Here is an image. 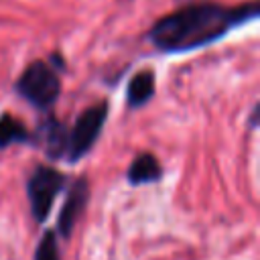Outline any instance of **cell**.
<instances>
[{
	"mask_svg": "<svg viewBox=\"0 0 260 260\" xmlns=\"http://www.w3.org/2000/svg\"><path fill=\"white\" fill-rule=\"evenodd\" d=\"M30 140H32V136L20 120L12 118L10 114L0 116V150L8 148L14 142L20 144V142H30Z\"/></svg>",
	"mask_w": 260,
	"mask_h": 260,
	"instance_id": "cell-9",
	"label": "cell"
},
{
	"mask_svg": "<svg viewBox=\"0 0 260 260\" xmlns=\"http://www.w3.org/2000/svg\"><path fill=\"white\" fill-rule=\"evenodd\" d=\"M14 89L37 110H49L61 93V81L49 63L32 61L14 83Z\"/></svg>",
	"mask_w": 260,
	"mask_h": 260,
	"instance_id": "cell-2",
	"label": "cell"
},
{
	"mask_svg": "<svg viewBox=\"0 0 260 260\" xmlns=\"http://www.w3.org/2000/svg\"><path fill=\"white\" fill-rule=\"evenodd\" d=\"M35 260H61V250L57 244V234L53 230H47L37 244Z\"/></svg>",
	"mask_w": 260,
	"mask_h": 260,
	"instance_id": "cell-10",
	"label": "cell"
},
{
	"mask_svg": "<svg viewBox=\"0 0 260 260\" xmlns=\"http://www.w3.org/2000/svg\"><path fill=\"white\" fill-rule=\"evenodd\" d=\"M49 65L53 67V69H65V61L61 59V55H57V53H53L51 57H49Z\"/></svg>",
	"mask_w": 260,
	"mask_h": 260,
	"instance_id": "cell-11",
	"label": "cell"
},
{
	"mask_svg": "<svg viewBox=\"0 0 260 260\" xmlns=\"http://www.w3.org/2000/svg\"><path fill=\"white\" fill-rule=\"evenodd\" d=\"M108 118V102H100L87 110H83L73 128L69 130L67 136V160L69 162H77L81 156H85L91 146L95 144V140L102 134V128L106 124Z\"/></svg>",
	"mask_w": 260,
	"mask_h": 260,
	"instance_id": "cell-4",
	"label": "cell"
},
{
	"mask_svg": "<svg viewBox=\"0 0 260 260\" xmlns=\"http://www.w3.org/2000/svg\"><path fill=\"white\" fill-rule=\"evenodd\" d=\"M258 16V4L225 8L211 2L179 8L152 24L148 41L162 53H187L219 41L234 26L246 24Z\"/></svg>",
	"mask_w": 260,
	"mask_h": 260,
	"instance_id": "cell-1",
	"label": "cell"
},
{
	"mask_svg": "<svg viewBox=\"0 0 260 260\" xmlns=\"http://www.w3.org/2000/svg\"><path fill=\"white\" fill-rule=\"evenodd\" d=\"M160 177H162V169H160L156 156L150 154V152L138 154L132 160V165H130V169L126 173V179H128V183L132 187L146 185V183H156Z\"/></svg>",
	"mask_w": 260,
	"mask_h": 260,
	"instance_id": "cell-7",
	"label": "cell"
},
{
	"mask_svg": "<svg viewBox=\"0 0 260 260\" xmlns=\"http://www.w3.org/2000/svg\"><path fill=\"white\" fill-rule=\"evenodd\" d=\"M87 199H89V183L85 177H77L69 191H67V197H65V203L59 211V217H57V232L59 236H63L65 240L71 238L73 234V228L79 219V215L83 213L85 205H87Z\"/></svg>",
	"mask_w": 260,
	"mask_h": 260,
	"instance_id": "cell-5",
	"label": "cell"
},
{
	"mask_svg": "<svg viewBox=\"0 0 260 260\" xmlns=\"http://www.w3.org/2000/svg\"><path fill=\"white\" fill-rule=\"evenodd\" d=\"M154 95V73L150 69L146 71H138L126 89V102L132 110L142 108L146 102H150V98Z\"/></svg>",
	"mask_w": 260,
	"mask_h": 260,
	"instance_id": "cell-8",
	"label": "cell"
},
{
	"mask_svg": "<svg viewBox=\"0 0 260 260\" xmlns=\"http://www.w3.org/2000/svg\"><path fill=\"white\" fill-rule=\"evenodd\" d=\"M250 128H256L258 126V104L254 106V110H252V114H250Z\"/></svg>",
	"mask_w": 260,
	"mask_h": 260,
	"instance_id": "cell-12",
	"label": "cell"
},
{
	"mask_svg": "<svg viewBox=\"0 0 260 260\" xmlns=\"http://www.w3.org/2000/svg\"><path fill=\"white\" fill-rule=\"evenodd\" d=\"M67 177L51 167V165H37L26 181V197L30 205V213L37 223H45L53 209L57 195L63 191Z\"/></svg>",
	"mask_w": 260,
	"mask_h": 260,
	"instance_id": "cell-3",
	"label": "cell"
},
{
	"mask_svg": "<svg viewBox=\"0 0 260 260\" xmlns=\"http://www.w3.org/2000/svg\"><path fill=\"white\" fill-rule=\"evenodd\" d=\"M67 136H69V128L53 116L43 120V124L39 126V132H37V140L41 142L45 154L51 160L65 158V154H67Z\"/></svg>",
	"mask_w": 260,
	"mask_h": 260,
	"instance_id": "cell-6",
	"label": "cell"
}]
</instances>
